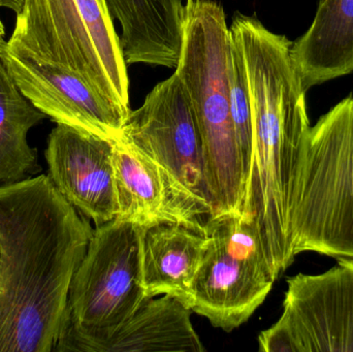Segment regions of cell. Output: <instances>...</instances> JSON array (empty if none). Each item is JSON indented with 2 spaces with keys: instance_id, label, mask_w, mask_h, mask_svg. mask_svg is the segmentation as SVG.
<instances>
[{
  "instance_id": "1",
  "label": "cell",
  "mask_w": 353,
  "mask_h": 352,
  "mask_svg": "<svg viewBox=\"0 0 353 352\" xmlns=\"http://www.w3.org/2000/svg\"><path fill=\"white\" fill-rule=\"evenodd\" d=\"M92 234L49 176L0 186V352L55 351Z\"/></svg>"
},
{
  "instance_id": "2",
  "label": "cell",
  "mask_w": 353,
  "mask_h": 352,
  "mask_svg": "<svg viewBox=\"0 0 353 352\" xmlns=\"http://www.w3.org/2000/svg\"><path fill=\"white\" fill-rule=\"evenodd\" d=\"M230 26L214 0H185L176 74L190 99L203 142L212 216L242 215L246 176L230 113Z\"/></svg>"
},
{
  "instance_id": "3",
  "label": "cell",
  "mask_w": 353,
  "mask_h": 352,
  "mask_svg": "<svg viewBox=\"0 0 353 352\" xmlns=\"http://www.w3.org/2000/svg\"><path fill=\"white\" fill-rule=\"evenodd\" d=\"M6 51L66 68L132 111L128 64L107 0H23Z\"/></svg>"
},
{
  "instance_id": "4",
  "label": "cell",
  "mask_w": 353,
  "mask_h": 352,
  "mask_svg": "<svg viewBox=\"0 0 353 352\" xmlns=\"http://www.w3.org/2000/svg\"><path fill=\"white\" fill-rule=\"evenodd\" d=\"M294 256L353 260V95L311 127L292 210Z\"/></svg>"
},
{
  "instance_id": "5",
  "label": "cell",
  "mask_w": 353,
  "mask_h": 352,
  "mask_svg": "<svg viewBox=\"0 0 353 352\" xmlns=\"http://www.w3.org/2000/svg\"><path fill=\"white\" fill-rule=\"evenodd\" d=\"M208 246L188 308L230 333L259 309L275 279L254 229L244 215L210 216Z\"/></svg>"
},
{
  "instance_id": "6",
  "label": "cell",
  "mask_w": 353,
  "mask_h": 352,
  "mask_svg": "<svg viewBox=\"0 0 353 352\" xmlns=\"http://www.w3.org/2000/svg\"><path fill=\"white\" fill-rule=\"evenodd\" d=\"M145 231L118 218L95 227L70 284L62 332L114 326L149 300L143 280Z\"/></svg>"
},
{
  "instance_id": "7",
  "label": "cell",
  "mask_w": 353,
  "mask_h": 352,
  "mask_svg": "<svg viewBox=\"0 0 353 352\" xmlns=\"http://www.w3.org/2000/svg\"><path fill=\"white\" fill-rule=\"evenodd\" d=\"M288 279L283 313L259 336L263 352H353V260Z\"/></svg>"
},
{
  "instance_id": "8",
  "label": "cell",
  "mask_w": 353,
  "mask_h": 352,
  "mask_svg": "<svg viewBox=\"0 0 353 352\" xmlns=\"http://www.w3.org/2000/svg\"><path fill=\"white\" fill-rule=\"evenodd\" d=\"M120 138L163 165L211 206L201 132L186 89L176 72L159 83L138 110L130 111Z\"/></svg>"
},
{
  "instance_id": "9",
  "label": "cell",
  "mask_w": 353,
  "mask_h": 352,
  "mask_svg": "<svg viewBox=\"0 0 353 352\" xmlns=\"http://www.w3.org/2000/svg\"><path fill=\"white\" fill-rule=\"evenodd\" d=\"M1 59L22 94L56 123L110 141L121 138L130 112L97 92L78 74L6 50Z\"/></svg>"
},
{
  "instance_id": "10",
  "label": "cell",
  "mask_w": 353,
  "mask_h": 352,
  "mask_svg": "<svg viewBox=\"0 0 353 352\" xmlns=\"http://www.w3.org/2000/svg\"><path fill=\"white\" fill-rule=\"evenodd\" d=\"M118 213L116 218L143 229L180 225L205 234L212 207L199 200L167 169L119 138L114 148Z\"/></svg>"
},
{
  "instance_id": "11",
  "label": "cell",
  "mask_w": 353,
  "mask_h": 352,
  "mask_svg": "<svg viewBox=\"0 0 353 352\" xmlns=\"http://www.w3.org/2000/svg\"><path fill=\"white\" fill-rule=\"evenodd\" d=\"M115 141L57 124L48 138L49 177L60 194L97 225L116 218Z\"/></svg>"
},
{
  "instance_id": "12",
  "label": "cell",
  "mask_w": 353,
  "mask_h": 352,
  "mask_svg": "<svg viewBox=\"0 0 353 352\" xmlns=\"http://www.w3.org/2000/svg\"><path fill=\"white\" fill-rule=\"evenodd\" d=\"M191 314L175 298H152L119 324L84 332H62L54 351H205Z\"/></svg>"
},
{
  "instance_id": "13",
  "label": "cell",
  "mask_w": 353,
  "mask_h": 352,
  "mask_svg": "<svg viewBox=\"0 0 353 352\" xmlns=\"http://www.w3.org/2000/svg\"><path fill=\"white\" fill-rule=\"evenodd\" d=\"M121 26L126 63L176 68L184 22L183 0H107Z\"/></svg>"
},
{
  "instance_id": "14",
  "label": "cell",
  "mask_w": 353,
  "mask_h": 352,
  "mask_svg": "<svg viewBox=\"0 0 353 352\" xmlns=\"http://www.w3.org/2000/svg\"><path fill=\"white\" fill-rule=\"evenodd\" d=\"M207 246V234L184 225H159L147 229L143 248V280L147 297L170 296L188 307Z\"/></svg>"
},
{
  "instance_id": "15",
  "label": "cell",
  "mask_w": 353,
  "mask_h": 352,
  "mask_svg": "<svg viewBox=\"0 0 353 352\" xmlns=\"http://www.w3.org/2000/svg\"><path fill=\"white\" fill-rule=\"evenodd\" d=\"M307 90L353 72V0H321L310 28L292 45Z\"/></svg>"
},
{
  "instance_id": "16",
  "label": "cell",
  "mask_w": 353,
  "mask_h": 352,
  "mask_svg": "<svg viewBox=\"0 0 353 352\" xmlns=\"http://www.w3.org/2000/svg\"><path fill=\"white\" fill-rule=\"evenodd\" d=\"M45 118L19 90L0 58V186L24 181L41 171L27 134Z\"/></svg>"
},
{
  "instance_id": "17",
  "label": "cell",
  "mask_w": 353,
  "mask_h": 352,
  "mask_svg": "<svg viewBox=\"0 0 353 352\" xmlns=\"http://www.w3.org/2000/svg\"><path fill=\"white\" fill-rule=\"evenodd\" d=\"M228 86H230V113L234 122L236 141L242 154L246 186L252 158V117L250 96L244 60L238 45L230 37L228 57Z\"/></svg>"
},
{
  "instance_id": "18",
  "label": "cell",
  "mask_w": 353,
  "mask_h": 352,
  "mask_svg": "<svg viewBox=\"0 0 353 352\" xmlns=\"http://www.w3.org/2000/svg\"><path fill=\"white\" fill-rule=\"evenodd\" d=\"M0 1H1L2 8H8L16 14L20 12L22 8L23 0H0Z\"/></svg>"
},
{
  "instance_id": "19",
  "label": "cell",
  "mask_w": 353,
  "mask_h": 352,
  "mask_svg": "<svg viewBox=\"0 0 353 352\" xmlns=\"http://www.w3.org/2000/svg\"><path fill=\"white\" fill-rule=\"evenodd\" d=\"M4 34H6L4 27L0 26V58H1L4 52H6V43H8V41H6V39H4Z\"/></svg>"
},
{
  "instance_id": "20",
  "label": "cell",
  "mask_w": 353,
  "mask_h": 352,
  "mask_svg": "<svg viewBox=\"0 0 353 352\" xmlns=\"http://www.w3.org/2000/svg\"><path fill=\"white\" fill-rule=\"evenodd\" d=\"M0 8H2V6H1V1H0ZM0 26L4 27L3 26V23H2V21H1V19H0Z\"/></svg>"
}]
</instances>
